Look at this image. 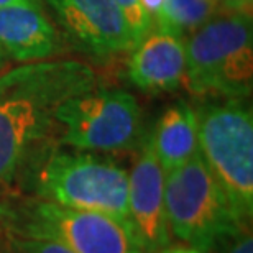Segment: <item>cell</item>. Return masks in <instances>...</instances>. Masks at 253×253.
I'll return each mask as SVG.
<instances>
[{
  "instance_id": "6da1fadb",
  "label": "cell",
  "mask_w": 253,
  "mask_h": 253,
  "mask_svg": "<svg viewBox=\"0 0 253 253\" xmlns=\"http://www.w3.org/2000/svg\"><path fill=\"white\" fill-rule=\"evenodd\" d=\"M94 87V69L76 59L27 63L0 74V194L54 135V109Z\"/></svg>"
},
{
  "instance_id": "7a4b0ae2",
  "label": "cell",
  "mask_w": 253,
  "mask_h": 253,
  "mask_svg": "<svg viewBox=\"0 0 253 253\" xmlns=\"http://www.w3.org/2000/svg\"><path fill=\"white\" fill-rule=\"evenodd\" d=\"M23 168L27 188L37 199L128 222V173L117 161L94 151L44 143Z\"/></svg>"
},
{
  "instance_id": "3957f363",
  "label": "cell",
  "mask_w": 253,
  "mask_h": 253,
  "mask_svg": "<svg viewBox=\"0 0 253 253\" xmlns=\"http://www.w3.org/2000/svg\"><path fill=\"white\" fill-rule=\"evenodd\" d=\"M0 230L54 240L74 253H143L128 222L12 192L0 194Z\"/></svg>"
},
{
  "instance_id": "277c9868",
  "label": "cell",
  "mask_w": 253,
  "mask_h": 253,
  "mask_svg": "<svg viewBox=\"0 0 253 253\" xmlns=\"http://www.w3.org/2000/svg\"><path fill=\"white\" fill-rule=\"evenodd\" d=\"M184 84L202 99H247L253 85L250 10H222L184 38Z\"/></svg>"
},
{
  "instance_id": "5b68a950",
  "label": "cell",
  "mask_w": 253,
  "mask_h": 253,
  "mask_svg": "<svg viewBox=\"0 0 253 253\" xmlns=\"http://www.w3.org/2000/svg\"><path fill=\"white\" fill-rule=\"evenodd\" d=\"M199 153L237 220L253 217V114L245 99H211L196 109Z\"/></svg>"
},
{
  "instance_id": "8992f818",
  "label": "cell",
  "mask_w": 253,
  "mask_h": 253,
  "mask_svg": "<svg viewBox=\"0 0 253 253\" xmlns=\"http://www.w3.org/2000/svg\"><path fill=\"white\" fill-rule=\"evenodd\" d=\"M165 209L171 234L202 253L244 229L199 151L166 173Z\"/></svg>"
},
{
  "instance_id": "52a82bcc",
  "label": "cell",
  "mask_w": 253,
  "mask_h": 253,
  "mask_svg": "<svg viewBox=\"0 0 253 253\" xmlns=\"http://www.w3.org/2000/svg\"><path fill=\"white\" fill-rule=\"evenodd\" d=\"M54 143L69 148L117 153L136 150L143 138L141 109L133 94L120 89H90L54 109Z\"/></svg>"
},
{
  "instance_id": "ba28073f",
  "label": "cell",
  "mask_w": 253,
  "mask_h": 253,
  "mask_svg": "<svg viewBox=\"0 0 253 253\" xmlns=\"http://www.w3.org/2000/svg\"><path fill=\"white\" fill-rule=\"evenodd\" d=\"M69 48L105 61L130 53L133 42L114 0H40Z\"/></svg>"
},
{
  "instance_id": "9c48e42d",
  "label": "cell",
  "mask_w": 253,
  "mask_h": 253,
  "mask_svg": "<svg viewBox=\"0 0 253 253\" xmlns=\"http://www.w3.org/2000/svg\"><path fill=\"white\" fill-rule=\"evenodd\" d=\"M165 169L145 133L128 173V222L143 253H158L168 247L171 232L165 209Z\"/></svg>"
},
{
  "instance_id": "30bf717a",
  "label": "cell",
  "mask_w": 253,
  "mask_h": 253,
  "mask_svg": "<svg viewBox=\"0 0 253 253\" xmlns=\"http://www.w3.org/2000/svg\"><path fill=\"white\" fill-rule=\"evenodd\" d=\"M68 43L42 5L0 7V49L17 63H38L66 53Z\"/></svg>"
},
{
  "instance_id": "8fae6325",
  "label": "cell",
  "mask_w": 253,
  "mask_h": 253,
  "mask_svg": "<svg viewBox=\"0 0 253 253\" xmlns=\"http://www.w3.org/2000/svg\"><path fill=\"white\" fill-rule=\"evenodd\" d=\"M186 44L173 33L151 30L130 51L126 78L145 92H173L184 84Z\"/></svg>"
},
{
  "instance_id": "7c38bea8",
  "label": "cell",
  "mask_w": 253,
  "mask_h": 253,
  "mask_svg": "<svg viewBox=\"0 0 253 253\" xmlns=\"http://www.w3.org/2000/svg\"><path fill=\"white\" fill-rule=\"evenodd\" d=\"M150 138L165 173L184 165L199 151L196 109L186 100L171 104L160 115Z\"/></svg>"
},
{
  "instance_id": "4fadbf2b",
  "label": "cell",
  "mask_w": 253,
  "mask_h": 253,
  "mask_svg": "<svg viewBox=\"0 0 253 253\" xmlns=\"http://www.w3.org/2000/svg\"><path fill=\"white\" fill-rule=\"evenodd\" d=\"M222 10L219 0H163L153 30L186 38Z\"/></svg>"
},
{
  "instance_id": "5bb4252c",
  "label": "cell",
  "mask_w": 253,
  "mask_h": 253,
  "mask_svg": "<svg viewBox=\"0 0 253 253\" xmlns=\"http://www.w3.org/2000/svg\"><path fill=\"white\" fill-rule=\"evenodd\" d=\"M114 2L117 5L120 15H122L126 28H128L135 48L153 30V23L143 12L140 0H114Z\"/></svg>"
},
{
  "instance_id": "9a60e30c",
  "label": "cell",
  "mask_w": 253,
  "mask_h": 253,
  "mask_svg": "<svg viewBox=\"0 0 253 253\" xmlns=\"http://www.w3.org/2000/svg\"><path fill=\"white\" fill-rule=\"evenodd\" d=\"M13 253H74L64 245L49 239H30V237H5Z\"/></svg>"
},
{
  "instance_id": "2e32d148",
  "label": "cell",
  "mask_w": 253,
  "mask_h": 253,
  "mask_svg": "<svg viewBox=\"0 0 253 253\" xmlns=\"http://www.w3.org/2000/svg\"><path fill=\"white\" fill-rule=\"evenodd\" d=\"M214 249L217 253H253V237L250 227H244L239 232L222 239ZM212 249V250H214Z\"/></svg>"
},
{
  "instance_id": "e0dca14e",
  "label": "cell",
  "mask_w": 253,
  "mask_h": 253,
  "mask_svg": "<svg viewBox=\"0 0 253 253\" xmlns=\"http://www.w3.org/2000/svg\"><path fill=\"white\" fill-rule=\"evenodd\" d=\"M141 3V8L143 12L146 13V17L151 20V23L155 25L156 18L160 15V10H161V5H163V0H140Z\"/></svg>"
},
{
  "instance_id": "ac0fdd59",
  "label": "cell",
  "mask_w": 253,
  "mask_h": 253,
  "mask_svg": "<svg viewBox=\"0 0 253 253\" xmlns=\"http://www.w3.org/2000/svg\"><path fill=\"white\" fill-rule=\"evenodd\" d=\"M225 10H250L252 0H219Z\"/></svg>"
},
{
  "instance_id": "d6986e66",
  "label": "cell",
  "mask_w": 253,
  "mask_h": 253,
  "mask_svg": "<svg viewBox=\"0 0 253 253\" xmlns=\"http://www.w3.org/2000/svg\"><path fill=\"white\" fill-rule=\"evenodd\" d=\"M158 253H202V252L191 245H173V247H165Z\"/></svg>"
},
{
  "instance_id": "ffe728a7",
  "label": "cell",
  "mask_w": 253,
  "mask_h": 253,
  "mask_svg": "<svg viewBox=\"0 0 253 253\" xmlns=\"http://www.w3.org/2000/svg\"><path fill=\"white\" fill-rule=\"evenodd\" d=\"M10 5H42L40 0H0V7H10Z\"/></svg>"
},
{
  "instance_id": "44dd1931",
  "label": "cell",
  "mask_w": 253,
  "mask_h": 253,
  "mask_svg": "<svg viewBox=\"0 0 253 253\" xmlns=\"http://www.w3.org/2000/svg\"><path fill=\"white\" fill-rule=\"evenodd\" d=\"M7 56H5V53L2 51V49H0V71L3 69V66H5V63H7Z\"/></svg>"
}]
</instances>
